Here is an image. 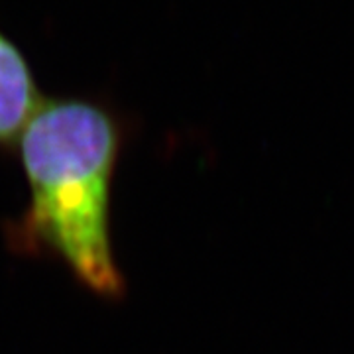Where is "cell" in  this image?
Instances as JSON below:
<instances>
[{
    "instance_id": "6da1fadb",
    "label": "cell",
    "mask_w": 354,
    "mask_h": 354,
    "mask_svg": "<svg viewBox=\"0 0 354 354\" xmlns=\"http://www.w3.org/2000/svg\"><path fill=\"white\" fill-rule=\"evenodd\" d=\"M120 124L104 104L65 97L39 102L18 138L30 205L6 239L16 254L55 258L97 297L120 301L127 279L111 236Z\"/></svg>"
},
{
    "instance_id": "7a4b0ae2",
    "label": "cell",
    "mask_w": 354,
    "mask_h": 354,
    "mask_svg": "<svg viewBox=\"0 0 354 354\" xmlns=\"http://www.w3.org/2000/svg\"><path fill=\"white\" fill-rule=\"evenodd\" d=\"M39 102L38 85L24 53L0 32V148L8 150L18 144Z\"/></svg>"
}]
</instances>
